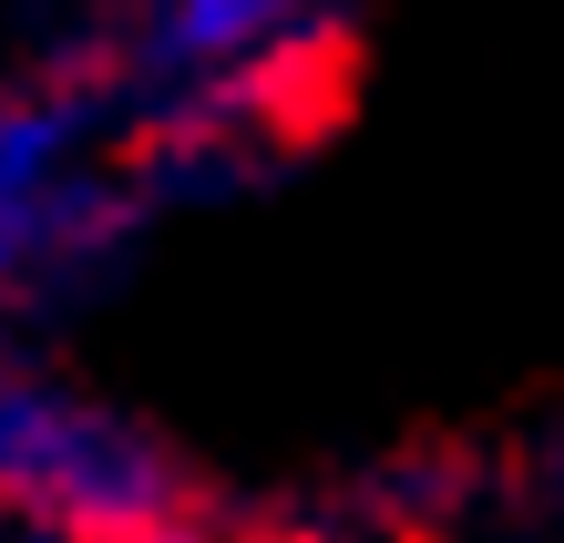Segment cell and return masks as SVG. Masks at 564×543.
<instances>
[{"mask_svg":"<svg viewBox=\"0 0 564 543\" xmlns=\"http://www.w3.org/2000/svg\"><path fill=\"white\" fill-rule=\"evenodd\" d=\"M134 83L93 31H62L0 83V318L104 287L175 216L134 164Z\"/></svg>","mask_w":564,"mask_h":543,"instance_id":"obj_1","label":"cell"},{"mask_svg":"<svg viewBox=\"0 0 564 543\" xmlns=\"http://www.w3.org/2000/svg\"><path fill=\"white\" fill-rule=\"evenodd\" d=\"M0 543H226V492L134 400L0 359Z\"/></svg>","mask_w":564,"mask_h":543,"instance_id":"obj_2","label":"cell"},{"mask_svg":"<svg viewBox=\"0 0 564 543\" xmlns=\"http://www.w3.org/2000/svg\"><path fill=\"white\" fill-rule=\"evenodd\" d=\"M83 31L113 52L134 104H175L237 83H318L339 0H104V21Z\"/></svg>","mask_w":564,"mask_h":543,"instance_id":"obj_3","label":"cell"},{"mask_svg":"<svg viewBox=\"0 0 564 543\" xmlns=\"http://www.w3.org/2000/svg\"><path fill=\"white\" fill-rule=\"evenodd\" d=\"M544 482H554V502H564V431H554V461H544Z\"/></svg>","mask_w":564,"mask_h":543,"instance_id":"obj_4","label":"cell"}]
</instances>
